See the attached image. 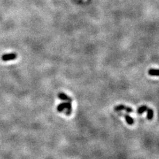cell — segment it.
Instances as JSON below:
<instances>
[{
    "label": "cell",
    "instance_id": "1",
    "mask_svg": "<svg viewBox=\"0 0 159 159\" xmlns=\"http://www.w3.org/2000/svg\"><path fill=\"white\" fill-rule=\"evenodd\" d=\"M66 109V115H70L72 113V104L71 102L67 101V102H63V103L60 104L59 105L57 106V111L58 112H62L63 111Z\"/></svg>",
    "mask_w": 159,
    "mask_h": 159
},
{
    "label": "cell",
    "instance_id": "7",
    "mask_svg": "<svg viewBox=\"0 0 159 159\" xmlns=\"http://www.w3.org/2000/svg\"><path fill=\"white\" fill-rule=\"evenodd\" d=\"M147 112V119L151 120V119H152V118H153V115H154L153 110L151 108H148Z\"/></svg>",
    "mask_w": 159,
    "mask_h": 159
},
{
    "label": "cell",
    "instance_id": "2",
    "mask_svg": "<svg viewBox=\"0 0 159 159\" xmlns=\"http://www.w3.org/2000/svg\"><path fill=\"white\" fill-rule=\"evenodd\" d=\"M114 110L115 112H121V111L125 110L126 112L128 113V114H129V113H132L133 112V110L132 108H129V107H127L124 105L116 106L114 108Z\"/></svg>",
    "mask_w": 159,
    "mask_h": 159
},
{
    "label": "cell",
    "instance_id": "4",
    "mask_svg": "<svg viewBox=\"0 0 159 159\" xmlns=\"http://www.w3.org/2000/svg\"><path fill=\"white\" fill-rule=\"evenodd\" d=\"M58 97L61 100H63V101H67L69 102L72 101V99L71 97H68L66 93H60L58 94Z\"/></svg>",
    "mask_w": 159,
    "mask_h": 159
},
{
    "label": "cell",
    "instance_id": "8",
    "mask_svg": "<svg viewBox=\"0 0 159 159\" xmlns=\"http://www.w3.org/2000/svg\"><path fill=\"white\" fill-rule=\"evenodd\" d=\"M147 109H148V108H147V106H141L140 108H139L138 110H137V114H142L147 110Z\"/></svg>",
    "mask_w": 159,
    "mask_h": 159
},
{
    "label": "cell",
    "instance_id": "5",
    "mask_svg": "<svg viewBox=\"0 0 159 159\" xmlns=\"http://www.w3.org/2000/svg\"><path fill=\"white\" fill-rule=\"evenodd\" d=\"M149 74L152 76H159V69L151 68L148 72Z\"/></svg>",
    "mask_w": 159,
    "mask_h": 159
},
{
    "label": "cell",
    "instance_id": "6",
    "mask_svg": "<svg viewBox=\"0 0 159 159\" xmlns=\"http://www.w3.org/2000/svg\"><path fill=\"white\" fill-rule=\"evenodd\" d=\"M123 115H124V117H125L126 122H127V124H129V125H133V124L134 123V119H133L131 117L129 116V115L125 114Z\"/></svg>",
    "mask_w": 159,
    "mask_h": 159
},
{
    "label": "cell",
    "instance_id": "3",
    "mask_svg": "<svg viewBox=\"0 0 159 159\" xmlns=\"http://www.w3.org/2000/svg\"><path fill=\"white\" fill-rule=\"evenodd\" d=\"M17 54L16 53H9V54H3V56H1V59L3 61H9V60H15V58H17Z\"/></svg>",
    "mask_w": 159,
    "mask_h": 159
}]
</instances>
